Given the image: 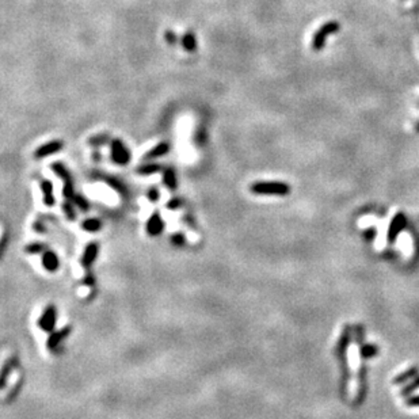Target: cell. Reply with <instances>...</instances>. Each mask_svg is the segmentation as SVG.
I'll list each match as a JSON object with an SVG mask.
<instances>
[{
  "label": "cell",
  "mask_w": 419,
  "mask_h": 419,
  "mask_svg": "<svg viewBox=\"0 0 419 419\" xmlns=\"http://www.w3.org/2000/svg\"><path fill=\"white\" fill-rule=\"evenodd\" d=\"M171 243L175 246H178V247H181V246H183L185 243H186V237L183 236L182 233H175V235L171 236Z\"/></svg>",
  "instance_id": "cell-25"
},
{
  "label": "cell",
  "mask_w": 419,
  "mask_h": 419,
  "mask_svg": "<svg viewBox=\"0 0 419 419\" xmlns=\"http://www.w3.org/2000/svg\"><path fill=\"white\" fill-rule=\"evenodd\" d=\"M418 130H419V125H418Z\"/></svg>",
  "instance_id": "cell-32"
},
{
  "label": "cell",
  "mask_w": 419,
  "mask_h": 419,
  "mask_svg": "<svg viewBox=\"0 0 419 419\" xmlns=\"http://www.w3.org/2000/svg\"><path fill=\"white\" fill-rule=\"evenodd\" d=\"M339 29V25L336 22H328L318 30V33L312 38V48L315 50H320L326 44V40L330 34L335 33Z\"/></svg>",
  "instance_id": "cell-3"
},
{
  "label": "cell",
  "mask_w": 419,
  "mask_h": 419,
  "mask_svg": "<svg viewBox=\"0 0 419 419\" xmlns=\"http://www.w3.org/2000/svg\"><path fill=\"white\" fill-rule=\"evenodd\" d=\"M162 171V167L159 164H144V166L138 167L137 168V174L138 175H152V174H158Z\"/></svg>",
  "instance_id": "cell-17"
},
{
  "label": "cell",
  "mask_w": 419,
  "mask_h": 419,
  "mask_svg": "<svg viewBox=\"0 0 419 419\" xmlns=\"http://www.w3.org/2000/svg\"><path fill=\"white\" fill-rule=\"evenodd\" d=\"M62 211H64V213H65V216L68 220H76V215H75V211H74V205H72L71 202H69V199H66V201H64V203H62Z\"/></svg>",
  "instance_id": "cell-20"
},
{
  "label": "cell",
  "mask_w": 419,
  "mask_h": 419,
  "mask_svg": "<svg viewBox=\"0 0 419 419\" xmlns=\"http://www.w3.org/2000/svg\"><path fill=\"white\" fill-rule=\"evenodd\" d=\"M250 190L257 195H278L284 197L291 193V186L285 182H255L250 186Z\"/></svg>",
  "instance_id": "cell-1"
},
{
  "label": "cell",
  "mask_w": 419,
  "mask_h": 419,
  "mask_svg": "<svg viewBox=\"0 0 419 419\" xmlns=\"http://www.w3.org/2000/svg\"><path fill=\"white\" fill-rule=\"evenodd\" d=\"M407 404H408V406H419V395L418 396H412V398L407 399Z\"/></svg>",
  "instance_id": "cell-30"
},
{
  "label": "cell",
  "mask_w": 419,
  "mask_h": 419,
  "mask_svg": "<svg viewBox=\"0 0 419 419\" xmlns=\"http://www.w3.org/2000/svg\"><path fill=\"white\" fill-rule=\"evenodd\" d=\"M71 331H72L71 326H65V327H62L61 330H58V331L50 332L49 338H48V342H46L48 348H49V350H54L56 347H58L62 340L69 336Z\"/></svg>",
  "instance_id": "cell-8"
},
{
  "label": "cell",
  "mask_w": 419,
  "mask_h": 419,
  "mask_svg": "<svg viewBox=\"0 0 419 419\" xmlns=\"http://www.w3.org/2000/svg\"><path fill=\"white\" fill-rule=\"evenodd\" d=\"M164 38H166V41L168 45H175L177 42H178V37H177V34L174 33V31H171V30H167L166 33H164Z\"/></svg>",
  "instance_id": "cell-26"
},
{
  "label": "cell",
  "mask_w": 419,
  "mask_h": 419,
  "mask_svg": "<svg viewBox=\"0 0 419 419\" xmlns=\"http://www.w3.org/2000/svg\"><path fill=\"white\" fill-rule=\"evenodd\" d=\"M147 197H148V199L150 201H152V202H156L159 199V197H160V194H159V190L156 189V187H151L150 190H148V194H147Z\"/></svg>",
  "instance_id": "cell-28"
},
{
  "label": "cell",
  "mask_w": 419,
  "mask_h": 419,
  "mask_svg": "<svg viewBox=\"0 0 419 419\" xmlns=\"http://www.w3.org/2000/svg\"><path fill=\"white\" fill-rule=\"evenodd\" d=\"M82 228L87 232H98L102 228V221L98 219H87L82 223Z\"/></svg>",
  "instance_id": "cell-15"
},
{
  "label": "cell",
  "mask_w": 419,
  "mask_h": 419,
  "mask_svg": "<svg viewBox=\"0 0 419 419\" xmlns=\"http://www.w3.org/2000/svg\"><path fill=\"white\" fill-rule=\"evenodd\" d=\"M46 246L42 243H30L25 247V251L27 254H38V253H45Z\"/></svg>",
  "instance_id": "cell-21"
},
{
  "label": "cell",
  "mask_w": 419,
  "mask_h": 419,
  "mask_svg": "<svg viewBox=\"0 0 419 419\" xmlns=\"http://www.w3.org/2000/svg\"><path fill=\"white\" fill-rule=\"evenodd\" d=\"M181 203H182V201L179 198H174L171 199V201H168V203H167V207L170 209V211H172V209H178L179 206H181Z\"/></svg>",
  "instance_id": "cell-29"
},
{
  "label": "cell",
  "mask_w": 419,
  "mask_h": 419,
  "mask_svg": "<svg viewBox=\"0 0 419 419\" xmlns=\"http://www.w3.org/2000/svg\"><path fill=\"white\" fill-rule=\"evenodd\" d=\"M41 263L44 266V269L49 273H54L57 271L58 267H60V261H58V257L53 251H49L46 250L45 253H42V258H41Z\"/></svg>",
  "instance_id": "cell-10"
},
{
  "label": "cell",
  "mask_w": 419,
  "mask_h": 419,
  "mask_svg": "<svg viewBox=\"0 0 419 419\" xmlns=\"http://www.w3.org/2000/svg\"><path fill=\"white\" fill-rule=\"evenodd\" d=\"M109 142H110V137H109L108 134H99V136L91 137V138L88 140V144L92 147H100L103 146V144H108Z\"/></svg>",
  "instance_id": "cell-19"
},
{
  "label": "cell",
  "mask_w": 419,
  "mask_h": 419,
  "mask_svg": "<svg viewBox=\"0 0 419 419\" xmlns=\"http://www.w3.org/2000/svg\"><path fill=\"white\" fill-rule=\"evenodd\" d=\"M406 216L403 215V213H398L396 216L394 217V220H392V223H391L390 225V229H388V241H395V239H396V236L399 235V232L402 231V229H404V227H406Z\"/></svg>",
  "instance_id": "cell-9"
},
{
  "label": "cell",
  "mask_w": 419,
  "mask_h": 419,
  "mask_svg": "<svg viewBox=\"0 0 419 419\" xmlns=\"http://www.w3.org/2000/svg\"><path fill=\"white\" fill-rule=\"evenodd\" d=\"M57 323V308L54 305H48L42 312L41 318L38 319V327L45 332H53Z\"/></svg>",
  "instance_id": "cell-4"
},
{
  "label": "cell",
  "mask_w": 419,
  "mask_h": 419,
  "mask_svg": "<svg viewBox=\"0 0 419 419\" xmlns=\"http://www.w3.org/2000/svg\"><path fill=\"white\" fill-rule=\"evenodd\" d=\"M74 202H75L76 206L79 207V209H82L83 212H87L88 209H90L88 201L86 198H83L82 195H75V197H74Z\"/></svg>",
  "instance_id": "cell-24"
},
{
  "label": "cell",
  "mask_w": 419,
  "mask_h": 419,
  "mask_svg": "<svg viewBox=\"0 0 419 419\" xmlns=\"http://www.w3.org/2000/svg\"><path fill=\"white\" fill-rule=\"evenodd\" d=\"M112 160L116 164H120V166L128 164L129 160H130V152L120 138L112 140Z\"/></svg>",
  "instance_id": "cell-5"
},
{
  "label": "cell",
  "mask_w": 419,
  "mask_h": 419,
  "mask_svg": "<svg viewBox=\"0 0 419 419\" xmlns=\"http://www.w3.org/2000/svg\"><path fill=\"white\" fill-rule=\"evenodd\" d=\"M418 387H419V376H418V377H416V378H415L414 381L411 382V384H408V386H407L406 388H404V390L402 391V395H408V394H410V392H412V391L416 390Z\"/></svg>",
  "instance_id": "cell-27"
},
{
  "label": "cell",
  "mask_w": 419,
  "mask_h": 419,
  "mask_svg": "<svg viewBox=\"0 0 419 419\" xmlns=\"http://www.w3.org/2000/svg\"><path fill=\"white\" fill-rule=\"evenodd\" d=\"M146 229L147 233H148L150 236H159V235L164 231V221H163V219L160 217L159 212L152 213V216H151L150 219H148V221H147Z\"/></svg>",
  "instance_id": "cell-7"
},
{
  "label": "cell",
  "mask_w": 419,
  "mask_h": 419,
  "mask_svg": "<svg viewBox=\"0 0 419 419\" xmlns=\"http://www.w3.org/2000/svg\"><path fill=\"white\" fill-rule=\"evenodd\" d=\"M52 170L58 178H61L62 181V195L65 197L66 199H74L75 197V191H74V182H72V178L69 172L66 171V168L62 166L61 163H54L52 164Z\"/></svg>",
  "instance_id": "cell-2"
},
{
  "label": "cell",
  "mask_w": 419,
  "mask_h": 419,
  "mask_svg": "<svg viewBox=\"0 0 419 419\" xmlns=\"http://www.w3.org/2000/svg\"><path fill=\"white\" fill-rule=\"evenodd\" d=\"M40 187H41L42 191V201L45 203L46 206H53L54 202H56V198H54V193H53V185L50 181L48 179H42L40 182Z\"/></svg>",
  "instance_id": "cell-12"
},
{
  "label": "cell",
  "mask_w": 419,
  "mask_h": 419,
  "mask_svg": "<svg viewBox=\"0 0 419 419\" xmlns=\"http://www.w3.org/2000/svg\"><path fill=\"white\" fill-rule=\"evenodd\" d=\"M62 147H64V144H62V142H60V140H53V142L46 143V144L38 147L37 150H36V152H34V158L44 159L46 158V156H50V155L57 154V152H60V151L62 150Z\"/></svg>",
  "instance_id": "cell-6"
},
{
  "label": "cell",
  "mask_w": 419,
  "mask_h": 419,
  "mask_svg": "<svg viewBox=\"0 0 419 419\" xmlns=\"http://www.w3.org/2000/svg\"><path fill=\"white\" fill-rule=\"evenodd\" d=\"M163 183H164L170 190H175V189L178 187L177 175H175V171L172 170L171 167H167L166 170L163 171Z\"/></svg>",
  "instance_id": "cell-14"
},
{
  "label": "cell",
  "mask_w": 419,
  "mask_h": 419,
  "mask_svg": "<svg viewBox=\"0 0 419 419\" xmlns=\"http://www.w3.org/2000/svg\"><path fill=\"white\" fill-rule=\"evenodd\" d=\"M170 151V144L168 143H160L158 146H155L152 150H150L146 154L144 159L146 160H154V159H158L160 156H164V155L168 154Z\"/></svg>",
  "instance_id": "cell-13"
},
{
  "label": "cell",
  "mask_w": 419,
  "mask_h": 419,
  "mask_svg": "<svg viewBox=\"0 0 419 419\" xmlns=\"http://www.w3.org/2000/svg\"><path fill=\"white\" fill-rule=\"evenodd\" d=\"M15 365H17V360L13 358V360H9V361L6 362V365L3 366V372H2V388H5L6 387V381H7L9 373L14 369V366Z\"/></svg>",
  "instance_id": "cell-18"
},
{
  "label": "cell",
  "mask_w": 419,
  "mask_h": 419,
  "mask_svg": "<svg viewBox=\"0 0 419 419\" xmlns=\"http://www.w3.org/2000/svg\"><path fill=\"white\" fill-rule=\"evenodd\" d=\"M377 354V347L373 344H366L361 348V356L364 358H372Z\"/></svg>",
  "instance_id": "cell-22"
},
{
  "label": "cell",
  "mask_w": 419,
  "mask_h": 419,
  "mask_svg": "<svg viewBox=\"0 0 419 419\" xmlns=\"http://www.w3.org/2000/svg\"><path fill=\"white\" fill-rule=\"evenodd\" d=\"M182 46L183 49H186L187 52H194L197 49V40H195L194 34L186 33L182 37Z\"/></svg>",
  "instance_id": "cell-16"
},
{
  "label": "cell",
  "mask_w": 419,
  "mask_h": 419,
  "mask_svg": "<svg viewBox=\"0 0 419 419\" xmlns=\"http://www.w3.org/2000/svg\"><path fill=\"white\" fill-rule=\"evenodd\" d=\"M6 243H7V236L3 235V239H2V246H0V247H2V255H3L6 251Z\"/></svg>",
  "instance_id": "cell-31"
},
{
  "label": "cell",
  "mask_w": 419,
  "mask_h": 419,
  "mask_svg": "<svg viewBox=\"0 0 419 419\" xmlns=\"http://www.w3.org/2000/svg\"><path fill=\"white\" fill-rule=\"evenodd\" d=\"M98 254H99V245L98 243L87 245V247L84 250L83 257H82V265L84 266V269H90V266L95 262Z\"/></svg>",
  "instance_id": "cell-11"
},
{
  "label": "cell",
  "mask_w": 419,
  "mask_h": 419,
  "mask_svg": "<svg viewBox=\"0 0 419 419\" xmlns=\"http://www.w3.org/2000/svg\"><path fill=\"white\" fill-rule=\"evenodd\" d=\"M418 374V368H411V369H408L406 372V373L400 374V376H398V378L395 380V384H398V382H402V381H406V380H408V378L414 377V376H416Z\"/></svg>",
  "instance_id": "cell-23"
}]
</instances>
